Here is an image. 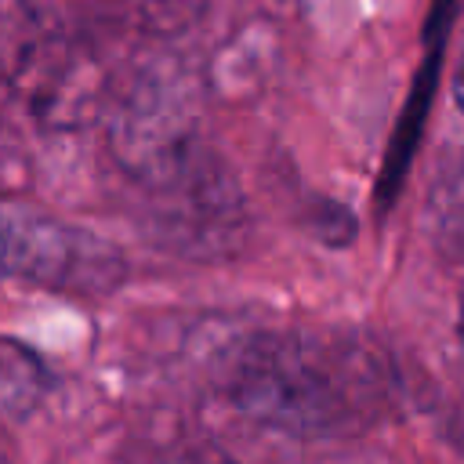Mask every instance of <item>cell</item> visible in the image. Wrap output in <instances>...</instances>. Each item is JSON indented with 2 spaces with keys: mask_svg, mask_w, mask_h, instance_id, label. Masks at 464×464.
<instances>
[{
  "mask_svg": "<svg viewBox=\"0 0 464 464\" xmlns=\"http://www.w3.org/2000/svg\"><path fill=\"white\" fill-rule=\"evenodd\" d=\"M392 373L373 344L352 334H268L243 348L228 395L250 420L297 435H348L381 417Z\"/></svg>",
  "mask_w": 464,
  "mask_h": 464,
  "instance_id": "obj_1",
  "label": "cell"
},
{
  "mask_svg": "<svg viewBox=\"0 0 464 464\" xmlns=\"http://www.w3.org/2000/svg\"><path fill=\"white\" fill-rule=\"evenodd\" d=\"M4 268L58 294H109L127 272L105 239L18 203L4 210Z\"/></svg>",
  "mask_w": 464,
  "mask_h": 464,
  "instance_id": "obj_2",
  "label": "cell"
},
{
  "mask_svg": "<svg viewBox=\"0 0 464 464\" xmlns=\"http://www.w3.org/2000/svg\"><path fill=\"white\" fill-rule=\"evenodd\" d=\"M424 225L431 243L453 257L464 261V156L442 167V174L428 188L424 203Z\"/></svg>",
  "mask_w": 464,
  "mask_h": 464,
  "instance_id": "obj_3",
  "label": "cell"
},
{
  "mask_svg": "<svg viewBox=\"0 0 464 464\" xmlns=\"http://www.w3.org/2000/svg\"><path fill=\"white\" fill-rule=\"evenodd\" d=\"M51 384V373L44 370V362L25 352L18 341H7L4 344V362H0V399H4V413L14 420V417H25L47 392Z\"/></svg>",
  "mask_w": 464,
  "mask_h": 464,
  "instance_id": "obj_4",
  "label": "cell"
},
{
  "mask_svg": "<svg viewBox=\"0 0 464 464\" xmlns=\"http://www.w3.org/2000/svg\"><path fill=\"white\" fill-rule=\"evenodd\" d=\"M453 94H457V105L464 109V51H460V62H457V72H453Z\"/></svg>",
  "mask_w": 464,
  "mask_h": 464,
  "instance_id": "obj_5",
  "label": "cell"
},
{
  "mask_svg": "<svg viewBox=\"0 0 464 464\" xmlns=\"http://www.w3.org/2000/svg\"><path fill=\"white\" fill-rule=\"evenodd\" d=\"M457 341H460V352H464V301H460V319H457Z\"/></svg>",
  "mask_w": 464,
  "mask_h": 464,
  "instance_id": "obj_6",
  "label": "cell"
}]
</instances>
